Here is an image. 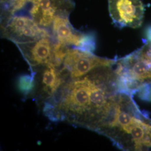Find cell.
Listing matches in <instances>:
<instances>
[{"label":"cell","instance_id":"4fadbf2b","mask_svg":"<svg viewBox=\"0 0 151 151\" xmlns=\"http://www.w3.org/2000/svg\"><path fill=\"white\" fill-rule=\"evenodd\" d=\"M96 47L95 37L92 33L85 34L79 45L76 49L84 52L93 53Z\"/></svg>","mask_w":151,"mask_h":151},{"label":"cell","instance_id":"8fae6325","mask_svg":"<svg viewBox=\"0 0 151 151\" xmlns=\"http://www.w3.org/2000/svg\"><path fill=\"white\" fill-rule=\"evenodd\" d=\"M32 0H1V26L9 21L15 13Z\"/></svg>","mask_w":151,"mask_h":151},{"label":"cell","instance_id":"277c9868","mask_svg":"<svg viewBox=\"0 0 151 151\" xmlns=\"http://www.w3.org/2000/svg\"><path fill=\"white\" fill-rule=\"evenodd\" d=\"M115 62L116 59L100 58L92 53L73 48L68 49L60 70L62 75L70 76L71 79H76L86 75L97 67L113 65Z\"/></svg>","mask_w":151,"mask_h":151},{"label":"cell","instance_id":"7a4b0ae2","mask_svg":"<svg viewBox=\"0 0 151 151\" xmlns=\"http://www.w3.org/2000/svg\"><path fill=\"white\" fill-rule=\"evenodd\" d=\"M93 130L122 150L151 151V119L139 109L132 95L113 94Z\"/></svg>","mask_w":151,"mask_h":151},{"label":"cell","instance_id":"3957f363","mask_svg":"<svg viewBox=\"0 0 151 151\" xmlns=\"http://www.w3.org/2000/svg\"><path fill=\"white\" fill-rule=\"evenodd\" d=\"M114 69L119 92L133 96L151 86V41L132 53L116 59Z\"/></svg>","mask_w":151,"mask_h":151},{"label":"cell","instance_id":"9c48e42d","mask_svg":"<svg viewBox=\"0 0 151 151\" xmlns=\"http://www.w3.org/2000/svg\"><path fill=\"white\" fill-rule=\"evenodd\" d=\"M41 74L36 80L37 96L44 102L53 97L65 82V78L58 68L53 65L43 66Z\"/></svg>","mask_w":151,"mask_h":151},{"label":"cell","instance_id":"30bf717a","mask_svg":"<svg viewBox=\"0 0 151 151\" xmlns=\"http://www.w3.org/2000/svg\"><path fill=\"white\" fill-rule=\"evenodd\" d=\"M68 16H56L52 25V32L57 42L76 48L85 34L76 30L72 27Z\"/></svg>","mask_w":151,"mask_h":151},{"label":"cell","instance_id":"5b68a950","mask_svg":"<svg viewBox=\"0 0 151 151\" xmlns=\"http://www.w3.org/2000/svg\"><path fill=\"white\" fill-rule=\"evenodd\" d=\"M1 32L3 38L15 44L27 43L43 37H52L45 28L39 26L32 18L15 15L1 26Z\"/></svg>","mask_w":151,"mask_h":151},{"label":"cell","instance_id":"52a82bcc","mask_svg":"<svg viewBox=\"0 0 151 151\" xmlns=\"http://www.w3.org/2000/svg\"><path fill=\"white\" fill-rule=\"evenodd\" d=\"M32 19L44 28L50 27L57 16H69L74 9L72 0H32Z\"/></svg>","mask_w":151,"mask_h":151},{"label":"cell","instance_id":"8992f818","mask_svg":"<svg viewBox=\"0 0 151 151\" xmlns=\"http://www.w3.org/2000/svg\"><path fill=\"white\" fill-rule=\"evenodd\" d=\"M109 11L118 27L137 28L142 24L145 7L140 0H108Z\"/></svg>","mask_w":151,"mask_h":151},{"label":"cell","instance_id":"ba28073f","mask_svg":"<svg viewBox=\"0 0 151 151\" xmlns=\"http://www.w3.org/2000/svg\"><path fill=\"white\" fill-rule=\"evenodd\" d=\"M55 43L52 37H46L32 42L16 45L32 70L37 66L41 67L47 65L56 67Z\"/></svg>","mask_w":151,"mask_h":151},{"label":"cell","instance_id":"7c38bea8","mask_svg":"<svg viewBox=\"0 0 151 151\" xmlns=\"http://www.w3.org/2000/svg\"><path fill=\"white\" fill-rule=\"evenodd\" d=\"M31 72L30 75L22 76L18 80V88L21 92L25 96L34 91L35 87V75L37 72L34 70H31Z\"/></svg>","mask_w":151,"mask_h":151},{"label":"cell","instance_id":"6da1fadb","mask_svg":"<svg viewBox=\"0 0 151 151\" xmlns=\"http://www.w3.org/2000/svg\"><path fill=\"white\" fill-rule=\"evenodd\" d=\"M65 82L44 102V113L53 122L67 121L93 130L110 97L119 92L114 65L97 67L85 76Z\"/></svg>","mask_w":151,"mask_h":151}]
</instances>
